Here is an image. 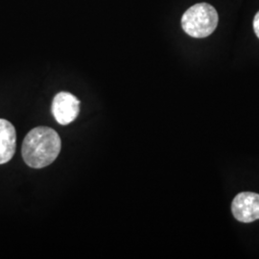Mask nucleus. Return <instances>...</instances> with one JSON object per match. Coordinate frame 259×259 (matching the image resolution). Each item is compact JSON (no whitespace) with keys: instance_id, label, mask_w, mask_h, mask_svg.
I'll list each match as a JSON object with an SVG mask.
<instances>
[{"instance_id":"f257e3e1","label":"nucleus","mask_w":259,"mask_h":259,"mask_svg":"<svg viewBox=\"0 0 259 259\" xmlns=\"http://www.w3.org/2000/svg\"><path fill=\"white\" fill-rule=\"evenodd\" d=\"M61 147L62 141L55 130L40 126L31 130L26 135L21 154L28 166L39 169L55 161Z\"/></svg>"},{"instance_id":"423d86ee","label":"nucleus","mask_w":259,"mask_h":259,"mask_svg":"<svg viewBox=\"0 0 259 259\" xmlns=\"http://www.w3.org/2000/svg\"><path fill=\"white\" fill-rule=\"evenodd\" d=\"M253 30H254L256 37L259 38V11L253 19Z\"/></svg>"},{"instance_id":"7ed1b4c3","label":"nucleus","mask_w":259,"mask_h":259,"mask_svg":"<svg viewBox=\"0 0 259 259\" xmlns=\"http://www.w3.org/2000/svg\"><path fill=\"white\" fill-rule=\"evenodd\" d=\"M232 212L241 223L254 222L259 219V194L241 192L232 201Z\"/></svg>"},{"instance_id":"39448f33","label":"nucleus","mask_w":259,"mask_h":259,"mask_svg":"<svg viewBox=\"0 0 259 259\" xmlns=\"http://www.w3.org/2000/svg\"><path fill=\"white\" fill-rule=\"evenodd\" d=\"M17 149V132L10 121L0 118V164L9 162Z\"/></svg>"},{"instance_id":"20e7f679","label":"nucleus","mask_w":259,"mask_h":259,"mask_svg":"<svg viewBox=\"0 0 259 259\" xmlns=\"http://www.w3.org/2000/svg\"><path fill=\"white\" fill-rule=\"evenodd\" d=\"M80 112V101L73 94L59 93L53 99L52 113L61 125H68L77 118Z\"/></svg>"},{"instance_id":"f03ea898","label":"nucleus","mask_w":259,"mask_h":259,"mask_svg":"<svg viewBox=\"0 0 259 259\" xmlns=\"http://www.w3.org/2000/svg\"><path fill=\"white\" fill-rule=\"evenodd\" d=\"M216 9L208 3H198L185 11L182 27L190 37L203 38L211 35L218 25Z\"/></svg>"}]
</instances>
